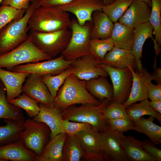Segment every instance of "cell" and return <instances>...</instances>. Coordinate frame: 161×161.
Listing matches in <instances>:
<instances>
[{
  "label": "cell",
  "mask_w": 161,
  "mask_h": 161,
  "mask_svg": "<svg viewBox=\"0 0 161 161\" xmlns=\"http://www.w3.org/2000/svg\"><path fill=\"white\" fill-rule=\"evenodd\" d=\"M86 81L71 74L59 89L53 100L54 106L61 111L75 104L97 105L101 102L92 96L85 86Z\"/></svg>",
  "instance_id": "1"
},
{
  "label": "cell",
  "mask_w": 161,
  "mask_h": 161,
  "mask_svg": "<svg viewBox=\"0 0 161 161\" xmlns=\"http://www.w3.org/2000/svg\"><path fill=\"white\" fill-rule=\"evenodd\" d=\"M68 13L58 6H38L33 11L28 22L30 31L49 32L69 27Z\"/></svg>",
  "instance_id": "2"
},
{
  "label": "cell",
  "mask_w": 161,
  "mask_h": 161,
  "mask_svg": "<svg viewBox=\"0 0 161 161\" xmlns=\"http://www.w3.org/2000/svg\"><path fill=\"white\" fill-rule=\"evenodd\" d=\"M38 1L31 2L21 18L12 21L0 30V55L10 52L27 39L28 21L34 10L39 6Z\"/></svg>",
  "instance_id": "3"
},
{
  "label": "cell",
  "mask_w": 161,
  "mask_h": 161,
  "mask_svg": "<svg viewBox=\"0 0 161 161\" xmlns=\"http://www.w3.org/2000/svg\"><path fill=\"white\" fill-rule=\"evenodd\" d=\"M110 102L105 99L97 105L83 104L78 107H69L61 111L62 118L64 120L89 123L95 131L101 133L108 128L104 112Z\"/></svg>",
  "instance_id": "4"
},
{
  "label": "cell",
  "mask_w": 161,
  "mask_h": 161,
  "mask_svg": "<svg viewBox=\"0 0 161 161\" xmlns=\"http://www.w3.org/2000/svg\"><path fill=\"white\" fill-rule=\"evenodd\" d=\"M51 59L35 45L29 35L27 39L18 46L0 55V68L8 70L18 65Z\"/></svg>",
  "instance_id": "5"
},
{
  "label": "cell",
  "mask_w": 161,
  "mask_h": 161,
  "mask_svg": "<svg viewBox=\"0 0 161 161\" xmlns=\"http://www.w3.org/2000/svg\"><path fill=\"white\" fill-rule=\"evenodd\" d=\"M92 26V21H87L82 25L75 19L71 20V38L60 55L67 61H72L90 54L89 45Z\"/></svg>",
  "instance_id": "6"
},
{
  "label": "cell",
  "mask_w": 161,
  "mask_h": 161,
  "mask_svg": "<svg viewBox=\"0 0 161 161\" xmlns=\"http://www.w3.org/2000/svg\"><path fill=\"white\" fill-rule=\"evenodd\" d=\"M68 28L51 32L30 31L29 35L35 45L51 59L61 54L67 46L71 36Z\"/></svg>",
  "instance_id": "7"
},
{
  "label": "cell",
  "mask_w": 161,
  "mask_h": 161,
  "mask_svg": "<svg viewBox=\"0 0 161 161\" xmlns=\"http://www.w3.org/2000/svg\"><path fill=\"white\" fill-rule=\"evenodd\" d=\"M24 125V129L20 140L27 148L40 156L50 137V128L45 123L33 119L25 120Z\"/></svg>",
  "instance_id": "8"
},
{
  "label": "cell",
  "mask_w": 161,
  "mask_h": 161,
  "mask_svg": "<svg viewBox=\"0 0 161 161\" xmlns=\"http://www.w3.org/2000/svg\"><path fill=\"white\" fill-rule=\"evenodd\" d=\"M98 66L105 69L110 78L113 90L112 101L123 104L129 97L132 86V75L130 69H118L102 63Z\"/></svg>",
  "instance_id": "9"
},
{
  "label": "cell",
  "mask_w": 161,
  "mask_h": 161,
  "mask_svg": "<svg viewBox=\"0 0 161 161\" xmlns=\"http://www.w3.org/2000/svg\"><path fill=\"white\" fill-rule=\"evenodd\" d=\"M100 134L101 152L104 161H129L122 145L123 133L112 130L108 126Z\"/></svg>",
  "instance_id": "10"
},
{
  "label": "cell",
  "mask_w": 161,
  "mask_h": 161,
  "mask_svg": "<svg viewBox=\"0 0 161 161\" xmlns=\"http://www.w3.org/2000/svg\"><path fill=\"white\" fill-rule=\"evenodd\" d=\"M72 61L65 60L62 56L41 62L28 63L17 65L7 70L19 72L36 74L41 76L46 74L58 75L70 66Z\"/></svg>",
  "instance_id": "11"
},
{
  "label": "cell",
  "mask_w": 161,
  "mask_h": 161,
  "mask_svg": "<svg viewBox=\"0 0 161 161\" xmlns=\"http://www.w3.org/2000/svg\"><path fill=\"white\" fill-rule=\"evenodd\" d=\"M101 63L91 54L83 56L72 61L70 66L72 69V74L80 80H88L100 76H109L107 71L98 66Z\"/></svg>",
  "instance_id": "12"
},
{
  "label": "cell",
  "mask_w": 161,
  "mask_h": 161,
  "mask_svg": "<svg viewBox=\"0 0 161 161\" xmlns=\"http://www.w3.org/2000/svg\"><path fill=\"white\" fill-rule=\"evenodd\" d=\"M104 5L103 0H73L58 6L66 12L74 14L78 23L83 25L87 21H92L93 12L102 10Z\"/></svg>",
  "instance_id": "13"
},
{
  "label": "cell",
  "mask_w": 161,
  "mask_h": 161,
  "mask_svg": "<svg viewBox=\"0 0 161 161\" xmlns=\"http://www.w3.org/2000/svg\"><path fill=\"white\" fill-rule=\"evenodd\" d=\"M75 135L84 151L83 158L87 161H104L101 152L100 133L92 128L81 131Z\"/></svg>",
  "instance_id": "14"
},
{
  "label": "cell",
  "mask_w": 161,
  "mask_h": 161,
  "mask_svg": "<svg viewBox=\"0 0 161 161\" xmlns=\"http://www.w3.org/2000/svg\"><path fill=\"white\" fill-rule=\"evenodd\" d=\"M132 75V83L129 97L122 104L126 109L132 104L138 101L148 99L147 85L153 80L151 75L143 67L142 71L139 72L129 67Z\"/></svg>",
  "instance_id": "15"
},
{
  "label": "cell",
  "mask_w": 161,
  "mask_h": 161,
  "mask_svg": "<svg viewBox=\"0 0 161 161\" xmlns=\"http://www.w3.org/2000/svg\"><path fill=\"white\" fill-rule=\"evenodd\" d=\"M145 2L134 0L118 22L134 30L139 25L149 21L151 8Z\"/></svg>",
  "instance_id": "16"
},
{
  "label": "cell",
  "mask_w": 161,
  "mask_h": 161,
  "mask_svg": "<svg viewBox=\"0 0 161 161\" xmlns=\"http://www.w3.org/2000/svg\"><path fill=\"white\" fill-rule=\"evenodd\" d=\"M153 29L148 21L140 24L134 30V38L131 50L135 59L136 68L139 72L142 71L141 59L142 57V49L143 44L148 38L152 39L156 54L160 52V47L152 37Z\"/></svg>",
  "instance_id": "17"
},
{
  "label": "cell",
  "mask_w": 161,
  "mask_h": 161,
  "mask_svg": "<svg viewBox=\"0 0 161 161\" xmlns=\"http://www.w3.org/2000/svg\"><path fill=\"white\" fill-rule=\"evenodd\" d=\"M22 87L24 92L39 103L47 106H54V99L47 87L41 80V76L30 74Z\"/></svg>",
  "instance_id": "18"
},
{
  "label": "cell",
  "mask_w": 161,
  "mask_h": 161,
  "mask_svg": "<svg viewBox=\"0 0 161 161\" xmlns=\"http://www.w3.org/2000/svg\"><path fill=\"white\" fill-rule=\"evenodd\" d=\"M39 105L40 111L33 119L38 122L44 123L49 126L51 130L50 139L60 133L65 132L61 111L54 106H50L41 103H39Z\"/></svg>",
  "instance_id": "19"
},
{
  "label": "cell",
  "mask_w": 161,
  "mask_h": 161,
  "mask_svg": "<svg viewBox=\"0 0 161 161\" xmlns=\"http://www.w3.org/2000/svg\"><path fill=\"white\" fill-rule=\"evenodd\" d=\"M38 157L20 140L0 146V161H38Z\"/></svg>",
  "instance_id": "20"
},
{
  "label": "cell",
  "mask_w": 161,
  "mask_h": 161,
  "mask_svg": "<svg viewBox=\"0 0 161 161\" xmlns=\"http://www.w3.org/2000/svg\"><path fill=\"white\" fill-rule=\"evenodd\" d=\"M30 74L6 70L0 68V80L4 86L8 101L17 97L23 92V84Z\"/></svg>",
  "instance_id": "21"
},
{
  "label": "cell",
  "mask_w": 161,
  "mask_h": 161,
  "mask_svg": "<svg viewBox=\"0 0 161 161\" xmlns=\"http://www.w3.org/2000/svg\"><path fill=\"white\" fill-rule=\"evenodd\" d=\"M101 63L118 69H124L129 67L134 71L136 69L135 59L131 50L114 46L106 54Z\"/></svg>",
  "instance_id": "22"
},
{
  "label": "cell",
  "mask_w": 161,
  "mask_h": 161,
  "mask_svg": "<svg viewBox=\"0 0 161 161\" xmlns=\"http://www.w3.org/2000/svg\"><path fill=\"white\" fill-rule=\"evenodd\" d=\"M90 39H103L111 37L114 24L102 10L93 12Z\"/></svg>",
  "instance_id": "23"
},
{
  "label": "cell",
  "mask_w": 161,
  "mask_h": 161,
  "mask_svg": "<svg viewBox=\"0 0 161 161\" xmlns=\"http://www.w3.org/2000/svg\"><path fill=\"white\" fill-rule=\"evenodd\" d=\"M85 86L88 92L100 101L102 102L105 99L112 101L113 86L106 77L100 76L86 81Z\"/></svg>",
  "instance_id": "24"
},
{
  "label": "cell",
  "mask_w": 161,
  "mask_h": 161,
  "mask_svg": "<svg viewBox=\"0 0 161 161\" xmlns=\"http://www.w3.org/2000/svg\"><path fill=\"white\" fill-rule=\"evenodd\" d=\"M67 134L60 133L51 139L45 145L38 161H62L64 144Z\"/></svg>",
  "instance_id": "25"
},
{
  "label": "cell",
  "mask_w": 161,
  "mask_h": 161,
  "mask_svg": "<svg viewBox=\"0 0 161 161\" xmlns=\"http://www.w3.org/2000/svg\"><path fill=\"white\" fill-rule=\"evenodd\" d=\"M121 143L123 150L129 161H155L143 149L141 141L134 137L124 135Z\"/></svg>",
  "instance_id": "26"
},
{
  "label": "cell",
  "mask_w": 161,
  "mask_h": 161,
  "mask_svg": "<svg viewBox=\"0 0 161 161\" xmlns=\"http://www.w3.org/2000/svg\"><path fill=\"white\" fill-rule=\"evenodd\" d=\"M134 34V30L123 24L116 22L114 23L111 37L114 47L131 50Z\"/></svg>",
  "instance_id": "27"
},
{
  "label": "cell",
  "mask_w": 161,
  "mask_h": 161,
  "mask_svg": "<svg viewBox=\"0 0 161 161\" xmlns=\"http://www.w3.org/2000/svg\"><path fill=\"white\" fill-rule=\"evenodd\" d=\"M154 119L151 116L148 118L142 117L133 121L134 130L144 134L157 145L161 143V127L154 123Z\"/></svg>",
  "instance_id": "28"
},
{
  "label": "cell",
  "mask_w": 161,
  "mask_h": 161,
  "mask_svg": "<svg viewBox=\"0 0 161 161\" xmlns=\"http://www.w3.org/2000/svg\"><path fill=\"white\" fill-rule=\"evenodd\" d=\"M25 120H4L6 125L0 126V146L20 140L21 133L24 129Z\"/></svg>",
  "instance_id": "29"
},
{
  "label": "cell",
  "mask_w": 161,
  "mask_h": 161,
  "mask_svg": "<svg viewBox=\"0 0 161 161\" xmlns=\"http://www.w3.org/2000/svg\"><path fill=\"white\" fill-rule=\"evenodd\" d=\"M20 121L25 120L21 108L8 101L4 86L0 80V119Z\"/></svg>",
  "instance_id": "30"
},
{
  "label": "cell",
  "mask_w": 161,
  "mask_h": 161,
  "mask_svg": "<svg viewBox=\"0 0 161 161\" xmlns=\"http://www.w3.org/2000/svg\"><path fill=\"white\" fill-rule=\"evenodd\" d=\"M84 151L76 135L67 134L64 145L62 161H79L83 158Z\"/></svg>",
  "instance_id": "31"
},
{
  "label": "cell",
  "mask_w": 161,
  "mask_h": 161,
  "mask_svg": "<svg viewBox=\"0 0 161 161\" xmlns=\"http://www.w3.org/2000/svg\"><path fill=\"white\" fill-rule=\"evenodd\" d=\"M148 99L134 103L126 109V112L130 119L132 121L139 119L143 116L148 115L156 119L161 124V114L153 109L149 105Z\"/></svg>",
  "instance_id": "32"
},
{
  "label": "cell",
  "mask_w": 161,
  "mask_h": 161,
  "mask_svg": "<svg viewBox=\"0 0 161 161\" xmlns=\"http://www.w3.org/2000/svg\"><path fill=\"white\" fill-rule=\"evenodd\" d=\"M72 73V69L70 66L56 75L49 74L41 76L42 81L47 87L53 99L66 78Z\"/></svg>",
  "instance_id": "33"
},
{
  "label": "cell",
  "mask_w": 161,
  "mask_h": 161,
  "mask_svg": "<svg viewBox=\"0 0 161 161\" xmlns=\"http://www.w3.org/2000/svg\"><path fill=\"white\" fill-rule=\"evenodd\" d=\"M8 101L10 103L24 110L30 117L37 116L40 111L39 103L24 92Z\"/></svg>",
  "instance_id": "34"
},
{
  "label": "cell",
  "mask_w": 161,
  "mask_h": 161,
  "mask_svg": "<svg viewBox=\"0 0 161 161\" xmlns=\"http://www.w3.org/2000/svg\"><path fill=\"white\" fill-rule=\"evenodd\" d=\"M114 46L111 37L103 39H91L89 50L90 54L102 63L106 54Z\"/></svg>",
  "instance_id": "35"
},
{
  "label": "cell",
  "mask_w": 161,
  "mask_h": 161,
  "mask_svg": "<svg viewBox=\"0 0 161 161\" xmlns=\"http://www.w3.org/2000/svg\"><path fill=\"white\" fill-rule=\"evenodd\" d=\"M152 5L149 22L153 29L154 40L161 46V0H151Z\"/></svg>",
  "instance_id": "36"
},
{
  "label": "cell",
  "mask_w": 161,
  "mask_h": 161,
  "mask_svg": "<svg viewBox=\"0 0 161 161\" xmlns=\"http://www.w3.org/2000/svg\"><path fill=\"white\" fill-rule=\"evenodd\" d=\"M134 0H115L111 4L103 6L102 11L113 22L119 18L129 7Z\"/></svg>",
  "instance_id": "37"
},
{
  "label": "cell",
  "mask_w": 161,
  "mask_h": 161,
  "mask_svg": "<svg viewBox=\"0 0 161 161\" xmlns=\"http://www.w3.org/2000/svg\"><path fill=\"white\" fill-rule=\"evenodd\" d=\"M27 10H17L7 5L0 6V30L12 21L21 18Z\"/></svg>",
  "instance_id": "38"
},
{
  "label": "cell",
  "mask_w": 161,
  "mask_h": 161,
  "mask_svg": "<svg viewBox=\"0 0 161 161\" xmlns=\"http://www.w3.org/2000/svg\"><path fill=\"white\" fill-rule=\"evenodd\" d=\"M104 116L105 120L120 118L130 119L122 104L114 101H110L106 107Z\"/></svg>",
  "instance_id": "39"
},
{
  "label": "cell",
  "mask_w": 161,
  "mask_h": 161,
  "mask_svg": "<svg viewBox=\"0 0 161 161\" xmlns=\"http://www.w3.org/2000/svg\"><path fill=\"white\" fill-rule=\"evenodd\" d=\"M108 128L110 129L123 133L130 130H134L133 122L126 118L106 120Z\"/></svg>",
  "instance_id": "40"
},
{
  "label": "cell",
  "mask_w": 161,
  "mask_h": 161,
  "mask_svg": "<svg viewBox=\"0 0 161 161\" xmlns=\"http://www.w3.org/2000/svg\"><path fill=\"white\" fill-rule=\"evenodd\" d=\"M63 126L64 132L70 135H75L81 131L92 128V126L88 123L72 121L67 120H63Z\"/></svg>",
  "instance_id": "41"
},
{
  "label": "cell",
  "mask_w": 161,
  "mask_h": 161,
  "mask_svg": "<svg viewBox=\"0 0 161 161\" xmlns=\"http://www.w3.org/2000/svg\"><path fill=\"white\" fill-rule=\"evenodd\" d=\"M141 142L143 149L155 161H161V150L156 147L154 143L147 140L141 141Z\"/></svg>",
  "instance_id": "42"
},
{
  "label": "cell",
  "mask_w": 161,
  "mask_h": 161,
  "mask_svg": "<svg viewBox=\"0 0 161 161\" xmlns=\"http://www.w3.org/2000/svg\"><path fill=\"white\" fill-rule=\"evenodd\" d=\"M147 94L151 100H161V84L149 83L147 85Z\"/></svg>",
  "instance_id": "43"
},
{
  "label": "cell",
  "mask_w": 161,
  "mask_h": 161,
  "mask_svg": "<svg viewBox=\"0 0 161 161\" xmlns=\"http://www.w3.org/2000/svg\"><path fill=\"white\" fill-rule=\"evenodd\" d=\"M32 0H3L1 5L11 6L17 10H27Z\"/></svg>",
  "instance_id": "44"
},
{
  "label": "cell",
  "mask_w": 161,
  "mask_h": 161,
  "mask_svg": "<svg viewBox=\"0 0 161 161\" xmlns=\"http://www.w3.org/2000/svg\"><path fill=\"white\" fill-rule=\"evenodd\" d=\"M73 0H39V6L51 7L62 5L68 3Z\"/></svg>",
  "instance_id": "45"
},
{
  "label": "cell",
  "mask_w": 161,
  "mask_h": 161,
  "mask_svg": "<svg viewBox=\"0 0 161 161\" xmlns=\"http://www.w3.org/2000/svg\"><path fill=\"white\" fill-rule=\"evenodd\" d=\"M149 105L153 109L161 114V100H151Z\"/></svg>",
  "instance_id": "46"
},
{
  "label": "cell",
  "mask_w": 161,
  "mask_h": 161,
  "mask_svg": "<svg viewBox=\"0 0 161 161\" xmlns=\"http://www.w3.org/2000/svg\"><path fill=\"white\" fill-rule=\"evenodd\" d=\"M151 76L153 80H154L157 84H161V69L160 68H155Z\"/></svg>",
  "instance_id": "47"
},
{
  "label": "cell",
  "mask_w": 161,
  "mask_h": 161,
  "mask_svg": "<svg viewBox=\"0 0 161 161\" xmlns=\"http://www.w3.org/2000/svg\"><path fill=\"white\" fill-rule=\"evenodd\" d=\"M114 0H103L104 5L105 6L107 5L111 4Z\"/></svg>",
  "instance_id": "48"
},
{
  "label": "cell",
  "mask_w": 161,
  "mask_h": 161,
  "mask_svg": "<svg viewBox=\"0 0 161 161\" xmlns=\"http://www.w3.org/2000/svg\"><path fill=\"white\" fill-rule=\"evenodd\" d=\"M144 1L147 3L150 7H151L152 3L151 0H140Z\"/></svg>",
  "instance_id": "49"
},
{
  "label": "cell",
  "mask_w": 161,
  "mask_h": 161,
  "mask_svg": "<svg viewBox=\"0 0 161 161\" xmlns=\"http://www.w3.org/2000/svg\"><path fill=\"white\" fill-rule=\"evenodd\" d=\"M3 0H0V5H1L2 2Z\"/></svg>",
  "instance_id": "50"
},
{
  "label": "cell",
  "mask_w": 161,
  "mask_h": 161,
  "mask_svg": "<svg viewBox=\"0 0 161 161\" xmlns=\"http://www.w3.org/2000/svg\"><path fill=\"white\" fill-rule=\"evenodd\" d=\"M38 0H32V1H38Z\"/></svg>",
  "instance_id": "51"
}]
</instances>
